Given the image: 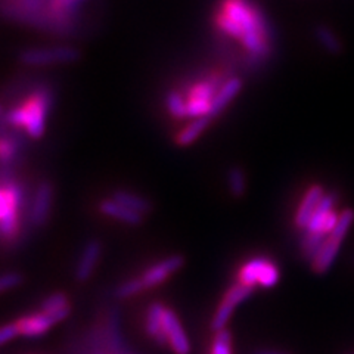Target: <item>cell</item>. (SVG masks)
Segmentation results:
<instances>
[{
    "mask_svg": "<svg viewBox=\"0 0 354 354\" xmlns=\"http://www.w3.org/2000/svg\"><path fill=\"white\" fill-rule=\"evenodd\" d=\"M14 145L12 142H9L8 139H2V142H0V155H2V161L3 164H6L10 158H12L14 155Z\"/></svg>",
    "mask_w": 354,
    "mask_h": 354,
    "instance_id": "f546056e",
    "label": "cell"
},
{
    "mask_svg": "<svg viewBox=\"0 0 354 354\" xmlns=\"http://www.w3.org/2000/svg\"><path fill=\"white\" fill-rule=\"evenodd\" d=\"M353 221H354V212H353L351 208H346L344 212H342V213L339 214L338 223H337V226L334 227V230L330 232L329 236L335 238V239H338V241H344V238H346V235H347V232L350 230V227H351V225H353Z\"/></svg>",
    "mask_w": 354,
    "mask_h": 354,
    "instance_id": "603a6c76",
    "label": "cell"
},
{
    "mask_svg": "<svg viewBox=\"0 0 354 354\" xmlns=\"http://www.w3.org/2000/svg\"><path fill=\"white\" fill-rule=\"evenodd\" d=\"M50 207H52V185L49 182H40L36 195H35V201H32V208H31V223L35 226H43L46 223V220L49 218L50 213Z\"/></svg>",
    "mask_w": 354,
    "mask_h": 354,
    "instance_id": "30bf717a",
    "label": "cell"
},
{
    "mask_svg": "<svg viewBox=\"0 0 354 354\" xmlns=\"http://www.w3.org/2000/svg\"><path fill=\"white\" fill-rule=\"evenodd\" d=\"M99 209H101V213L114 218V220H120V221H124L127 225L131 226H138L142 223L143 220V214L135 212V209H131L126 205H123L121 203L115 201L114 198H109V199H104V201L99 204Z\"/></svg>",
    "mask_w": 354,
    "mask_h": 354,
    "instance_id": "7c38bea8",
    "label": "cell"
},
{
    "mask_svg": "<svg viewBox=\"0 0 354 354\" xmlns=\"http://www.w3.org/2000/svg\"><path fill=\"white\" fill-rule=\"evenodd\" d=\"M212 123V117H199L194 118L189 124H187L179 135L176 136V143L179 147H189L192 143L203 135V131Z\"/></svg>",
    "mask_w": 354,
    "mask_h": 354,
    "instance_id": "e0dca14e",
    "label": "cell"
},
{
    "mask_svg": "<svg viewBox=\"0 0 354 354\" xmlns=\"http://www.w3.org/2000/svg\"><path fill=\"white\" fill-rule=\"evenodd\" d=\"M49 108L50 93L46 88H39L26 104L12 108L3 118L10 126L24 127L31 138L39 139L44 135Z\"/></svg>",
    "mask_w": 354,
    "mask_h": 354,
    "instance_id": "7a4b0ae2",
    "label": "cell"
},
{
    "mask_svg": "<svg viewBox=\"0 0 354 354\" xmlns=\"http://www.w3.org/2000/svg\"><path fill=\"white\" fill-rule=\"evenodd\" d=\"M281 279L279 269L274 263L266 257H256L242 266L239 272V282L248 286L260 285L263 288H272Z\"/></svg>",
    "mask_w": 354,
    "mask_h": 354,
    "instance_id": "277c9868",
    "label": "cell"
},
{
    "mask_svg": "<svg viewBox=\"0 0 354 354\" xmlns=\"http://www.w3.org/2000/svg\"><path fill=\"white\" fill-rule=\"evenodd\" d=\"M22 203L21 187L12 180H3L0 191V230L3 238H12L17 232V213Z\"/></svg>",
    "mask_w": 354,
    "mask_h": 354,
    "instance_id": "3957f363",
    "label": "cell"
},
{
    "mask_svg": "<svg viewBox=\"0 0 354 354\" xmlns=\"http://www.w3.org/2000/svg\"><path fill=\"white\" fill-rule=\"evenodd\" d=\"M164 313L165 307L161 303H152L147 313V332L160 346H164L169 342L167 334L164 329Z\"/></svg>",
    "mask_w": 354,
    "mask_h": 354,
    "instance_id": "5bb4252c",
    "label": "cell"
},
{
    "mask_svg": "<svg viewBox=\"0 0 354 354\" xmlns=\"http://www.w3.org/2000/svg\"><path fill=\"white\" fill-rule=\"evenodd\" d=\"M80 59V52L74 48H49L28 49L19 55V61L31 66L70 64Z\"/></svg>",
    "mask_w": 354,
    "mask_h": 354,
    "instance_id": "5b68a950",
    "label": "cell"
},
{
    "mask_svg": "<svg viewBox=\"0 0 354 354\" xmlns=\"http://www.w3.org/2000/svg\"><path fill=\"white\" fill-rule=\"evenodd\" d=\"M242 88V80L241 79H236V77H234V79L227 80L223 86H221L216 96L213 97V102H212V111H209V117H216L218 115L221 111H223L229 102H232V99H234L239 91Z\"/></svg>",
    "mask_w": 354,
    "mask_h": 354,
    "instance_id": "2e32d148",
    "label": "cell"
},
{
    "mask_svg": "<svg viewBox=\"0 0 354 354\" xmlns=\"http://www.w3.org/2000/svg\"><path fill=\"white\" fill-rule=\"evenodd\" d=\"M183 264H185V259L179 256V254H174V256H170L158 263H155L142 274L145 288H152L155 285L161 283L162 281L167 279L171 273L179 270Z\"/></svg>",
    "mask_w": 354,
    "mask_h": 354,
    "instance_id": "52a82bcc",
    "label": "cell"
},
{
    "mask_svg": "<svg viewBox=\"0 0 354 354\" xmlns=\"http://www.w3.org/2000/svg\"><path fill=\"white\" fill-rule=\"evenodd\" d=\"M337 194H325L322 201L317 205L315 214L310 218L306 232H312V234H324L328 235L338 223L339 214L334 212V205L337 203Z\"/></svg>",
    "mask_w": 354,
    "mask_h": 354,
    "instance_id": "8992f818",
    "label": "cell"
},
{
    "mask_svg": "<svg viewBox=\"0 0 354 354\" xmlns=\"http://www.w3.org/2000/svg\"><path fill=\"white\" fill-rule=\"evenodd\" d=\"M254 354H290V353L279 351V350H270V348H261V350H257Z\"/></svg>",
    "mask_w": 354,
    "mask_h": 354,
    "instance_id": "4dcf8cb0",
    "label": "cell"
},
{
    "mask_svg": "<svg viewBox=\"0 0 354 354\" xmlns=\"http://www.w3.org/2000/svg\"><path fill=\"white\" fill-rule=\"evenodd\" d=\"M142 290H147V288H145V283H143V279L140 276V278H133L130 281H126L124 283H121L115 290V297L129 298L131 295H136Z\"/></svg>",
    "mask_w": 354,
    "mask_h": 354,
    "instance_id": "cb8c5ba5",
    "label": "cell"
},
{
    "mask_svg": "<svg viewBox=\"0 0 354 354\" xmlns=\"http://www.w3.org/2000/svg\"><path fill=\"white\" fill-rule=\"evenodd\" d=\"M22 281H24V276L18 273V272L3 273L2 279H0V290H2V292L14 290V288H17L22 283Z\"/></svg>",
    "mask_w": 354,
    "mask_h": 354,
    "instance_id": "83f0119b",
    "label": "cell"
},
{
    "mask_svg": "<svg viewBox=\"0 0 354 354\" xmlns=\"http://www.w3.org/2000/svg\"><path fill=\"white\" fill-rule=\"evenodd\" d=\"M70 306L68 298L64 292H55L52 295H49L48 298H44L41 303V312H55V310H59L62 307Z\"/></svg>",
    "mask_w": 354,
    "mask_h": 354,
    "instance_id": "4316f807",
    "label": "cell"
},
{
    "mask_svg": "<svg viewBox=\"0 0 354 354\" xmlns=\"http://www.w3.org/2000/svg\"><path fill=\"white\" fill-rule=\"evenodd\" d=\"M328 239V235L324 234H312V232H306L301 239V252L303 257L308 261H312L317 252L322 248L325 241Z\"/></svg>",
    "mask_w": 354,
    "mask_h": 354,
    "instance_id": "ffe728a7",
    "label": "cell"
},
{
    "mask_svg": "<svg viewBox=\"0 0 354 354\" xmlns=\"http://www.w3.org/2000/svg\"><path fill=\"white\" fill-rule=\"evenodd\" d=\"M113 198L115 201L121 203L131 209H135V212L140 214H147L152 209V204L148 198H143L138 194H133L129 191H115L113 194Z\"/></svg>",
    "mask_w": 354,
    "mask_h": 354,
    "instance_id": "ac0fdd59",
    "label": "cell"
},
{
    "mask_svg": "<svg viewBox=\"0 0 354 354\" xmlns=\"http://www.w3.org/2000/svg\"><path fill=\"white\" fill-rule=\"evenodd\" d=\"M315 36H316L317 41L320 43V46H322L328 53L339 55L342 52V44H341L339 39L329 27L317 26L315 28Z\"/></svg>",
    "mask_w": 354,
    "mask_h": 354,
    "instance_id": "d6986e66",
    "label": "cell"
},
{
    "mask_svg": "<svg viewBox=\"0 0 354 354\" xmlns=\"http://www.w3.org/2000/svg\"><path fill=\"white\" fill-rule=\"evenodd\" d=\"M216 88L213 83L209 82H203L194 86V88L189 93V99H194V101H208L213 102V97L216 96Z\"/></svg>",
    "mask_w": 354,
    "mask_h": 354,
    "instance_id": "d4e9b609",
    "label": "cell"
},
{
    "mask_svg": "<svg viewBox=\"0 0 354 354\" xmlns=\"http://www.w3.org/2000/svg\"><path fill=\"white\" fill-rule=\"evenodd\" d=\"M214 19L225 35L241 40L254 57H268L270 52L268 22L248 0H221Z\"/></svg>",
    "mask_w": 354,
    "mask_h": 354,
    "instance_id": "6da1fadb",
    "label": "cell"
},
{
    "mask_svg": "<svg viewBox=\"0 0 354 354\" xmlns=\"http://www.w3.org/2000/svg\"><path fill=\"white\" fill-rule=\"evenodd\" d=\"M164 329L169 338V344L176 354H189L191 351L189 339H187L179 319H177L176 313L170 308H165Z\"/></svg>",
    "mask_w": 354,
    "mask_h": 354,
    "instance_id": "ba28073f",
    "label": "cell"
},
{
    "mask_svg": "<svg viewBox=\"0 0 354 354\" xmlns=\"http://www.w3.org/2000/svg\"><path fill=\"white\" fill-rule=\"evenodd\" d=\"M17 324L19 328V334L24 337H40L52 325H55L53 319L46 312L24 316V317H21Z\"/></svg>",
    "mask_w": 354,
    "mask_h": 354,
    "instance_id": "4fadbf2b",
    "label": "cell"
},
{
    "mask_svg": "<svg viewBox=\"0 0 354 354\" xmlns=\"http://www.w3.org/2000/svg\"><path fill=\"white\" fill-rule=\"evenodd\" d=\"M17 335H19L18 324H8V325L2 326V329H0V342H2V344H6V342L15 338Z\"/></svg>",
    "mask_w": 354,
    "mask_h": 354,
    "instance_id": "f1b7e54d",
    "label": "cell"
},
{
    "mask_svg": "<svg viewBox=\"0 0 354 354\" xmlns=\"http://www.w3.org/2000/svg\"><path fill=\"white\" fill-rule=\"evenodd\" d=\"M165 105H167L170 115L174 118H187L186 101L179 92H169L167 97H165Z\"/></svg>",
    "mask_w": 354,
    "mask_h": 354,
    "instance_id": "7402d4cb",
    "label": "cell"
},
{
    "mask_svg": "<svg viewBox=\"0 0 354 354\" xmlns=\"http://www.w3.org/2000/svg\"><path fill=\"white\" fill-rule=\"evenodd\" d=\"M227 186L232 196L235 198H241L247 192L245 174H243V171L239 167H236V165L227 170Z\"/></svg>",
    "mask_w": 354,
    "mask_h": 354,
    "instance_id": "44dd1931",
    "label": "cell"
},
{
    "mask_svg": "<svg viewBox=\"0 0 354 354\" xmlns=\"http://www.w3.org/2000/svg\"><path fill=\"white\" fill-rule=\"evenodd\" d=\"M325 196V189L322 185H313L310 189L306 192L303 201L298 207V212L295 214V225L300 229H306L310 218L315 214L317 205L322 201Z\"/></svg>",
    "mask_w": 354,
    "mask_h": 354,
    "instance_id": "8fae6325",
    "label": "cell"
},
{
    "mask_svg": "<svg viewBox=\"0 0 354 354\" xmlns=\"http://www.w3.org/2000/svg\"><path fill=\"white\" fill-rule=\"evenodd\" d=\"M341 243H342V241L328 236L322 248H320V251L317 252V256L312 260V269L315 273L325 274L330 269V266L334 264V261L338 256Z\"/></svg>",
    "mask_w": 354,
    "mask_h": 354,
    "instance_id": "9a60e30c",
    "label": "cell"
},
{
    "mask_svg": "<svg viewBox=\"0 0 354 354\" xmlns=\"http://www.w3.org/2000/svg\"><path fill=\"white\" fill-rule=\"evenodd\" d=\"M101 252H102V245L99 241L91 239L84 243L79 261H77V266H75L77 281L84 282L91 278L99 259H101Z\"/></svg>",
    "mask_w": 354,
    "mask_h": 354,
    "instance_id": "9c48e42d",
    "label": "cell"
},
{
    "mask_svg": "<svg viewBox=\"0 0 354 354\" xmlns=\"http://www.w3.org/2000/svg\"><path fill=\"white\" fill-rule=\"evenodd\" d=\"M212 354H232V337L226 328L216 332Z\"/></svg>",
    "mask_w": 354,
    "mask_h": 354,
    "instance_id": "484cf974",
    "label": "cell"
}]
</instances>
